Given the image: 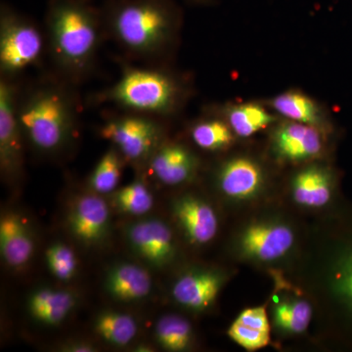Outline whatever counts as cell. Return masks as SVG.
<instances>
[{"label": "cell", "mask_w": 352, "mask_h": 352, "mask_svg": "<svg viewBox=\"0 0 352 352\" xmlns=\"http://www.w3.org/2000/svg\"><path fill=\"white\" fill-rule=\"evenodd\" d=\"M45 24L53 61L67 78H82L91 68L100 45L98 11L85 0H50Z\"/></svg>", "instance_id": "cell-1"}, {"label": "cell", "mask_w": 352, "mask_h": 352, "mask_svg": "<svg viewBox=\"0 0 352 352\" xmlns=\"http://www.w3.org/2000/svg\"><path fill=\"white\" fill-rule=\"evenodd\" d=\"M20 96V95H19ZM17 116L23 135L36 151L54 154L63 150L75 135V98L63 85L44 82L20 99Z\"/></svg>", "instance_id": "cell-2"}, {"label": "cell", "mask_w": 352, "mask_h": 352, "mask_svg": "<svg viewBox=\"0 0 352 352\" xmlns=\"http://www.w3.org/2000/svg\"><path fill=\"white\" fill-rule=\"evenodd\" d=\"M176 12L170 0H115L109 8V34L132 56L154 59L170 43Z\"/></svg>", "instance_id": "cell-3"}, {"label": "cell", "mask_w": 352, "mask_h": 352, "mask_svg": "<svg viewBox=\"0 0 352 352\" xmlns=\"http://www.w3.org/2000/svg\"><path fill=\"white\" fill-rule=\"evenodd\" d=\"M179 100V87L164 72L127 67L112 87L97 95V103H111L139 115H170Z\"/></svg>", "instance_id": "cell-4"}, {"label": "cell", "mask_w": 352, "mask_h": 352, "mask_svg": "<svg viewBox=\"0 0 352 352\" xmlns=\"http://www.w3.org/2000/svg\"><path fill=\"white\" fill-rule=\"evenodd\" d=\"M44 50V38L34 23L1 6L0 11V72L1 76H12L34 66Z\"/></svg>", "instance_id": "cell-5"}, {"label": "cell", "mask_w": 352, "mask_h": 352, "mask_svg": "<svg viewBox=\"0 0 352 352\" xmlns=\"http://www.w3.org/2000/svg\"><path fill=\"white\" fill-rule=\"evenodd\" d=\"M102 138L107 139L131 163H147L155 150L163 143V129L150 116H122L108 120L101 129Z\"/></svg>", "instance_id": "cell-6"}, {"label": "cell", "mask_w": 352, "mask_h": 352, "mask_svg": "<svg viewBox=\"0 0 352 352\" xmlns=\"http://www.w3.org/2000/svg\"><path fill=\"white\" fill-rule=\"evenodd\" d=\"M17 87L12 80L0 82V166L4 175H19L23 166V135L17 116Z\"/></svg>", "instance_id": "cell-7"}, {"label": "cell", "mask_w": 352, "mask_h": 352, "mask_svg": "<svg viewBox=\"0 0 352 352\" xmlns=\"http://www.w3.org/2000/svg\"><path fill=\"white\" fill-rule=\"evenodd\" d=\"M124 234L132 252L153 267H164L175 258L173 231L163 220H138L129 224Z\"/></svg>", "instance_id": "cell-8"}, {"label": "cell", "mask_w": 352, "mask_h": 352, "mask_svg": "<svg viewBox=\"0 0 352 352\" xmlns=\"http://www.w3.org/2000/svg\"><path fill=\"white\" fill-rule=\"evenodd\" d=\"M111 214L107 203L99 194L78 197L68 217L69 231L85 245H99L107 238Z\"/></svg>", "instance_id": "cell-9"}, {"label": "cell", "mask_w": 352, "mask_h": 352, "mask_svg": "<svg viewBox=\"0 0 352 352\" xmlns=\"http://www.w3.org/2000/svg\"><path fill=\"white\" fill-rule=\"evenodd\" d=\"M150 173L168 186L182 184L195 175L197 160L182 145L162 143L147 162Z\"/></svg>", "instance_id": "cell-10"}, {"label": "cell", "mask_w": 352, "mask_h": 352, "mask_svg": "<svg viewBox=\"0 0 352 352\" xmlns=\"http://www.w3.org/2000/svg\"><path fill=\"white\" fill-rule=\"evenodd\" d=\"M295 241L288 226L278 223H258L250 226L242 237L245 254L263 261H275L291 249Z\"/></svg>", "instance_id": "cell-11"}, {"label": "cell", "mask_w": 352, "mask_h": 352, "mask_svg": "<svg viewBox=\"0 0 352 352\" xmlns=\"http://www.w3.org/2000/svg\"><path fill=\"white\" fill-rule=\"evenodd\" d=\"M175 219L179 222L190 242L205 245L217 233L219 219L214 208L194 196H184L173 205Z\"/></svg>", "instance_id": "cell-12"}, {"label": "cell", "mask_w": 352, "mask_h": 352, "mask_svg": "<svg viewBox=\"0 0 352 352\" xmlns=\"http://www.w3.org/2000/svg\"><path fill=\"white\" fill-rule=\"evenodd\" d=\"M221 286L222 277L215 271H189L176 280L171 295L178 305L201 311L212 305Z\"/></svg>", "instance_id": "cell-13"}, {"label": "cell", "mask_w": 352, "mask_h": 352, "mask_svg": "<svg viewBox=\"0 0 352 352\" xmlns=\"http://www.w3.org/2000/svg\"><path fill=\"white\" fill-rule=\"evenodd\" d=\"M34 241L27 222L15 212H6L0 220V252L11 268L24 267L31 261Z\"/></svg>", "instance_id": "cell-14"}, {"label": "cell", "mask_w": 352, "mask_h": 352, "mask_svg": "<svg viewBox=\"0 0 352 352\" xmlns=\"http://www.w3.org/2000/svg\"><path fill=\"white\" fill-rule=\"evenodd\" d=\"M106 292L113 300L134 302L144 300L153 289L151 275L138 264L119 263L108 270L104 283Z\"/></svg>", "instance_id": "cell-15"}, {"label": "cell", "mask_w": 352, "mask_h": 352, "mask_svg": "<svg viewBox=\"0 0 352 352\" xmlns=\"http://www.w3.org/2000/svg\"><path fill=\"white\" fill-rule=\"evenodd\" d=\"M274 146L284 159L303 161L320 154L323 140L315 126L291 122L279 127L275 133Z\"/></svg>", "instance_id": "cell-16"}, {"label": "cell", "mask_w": 352, "mask_h": 352, "mask_svg": "<svg viewBox=\"0 0 352 352\" xmlns=\"http://www.w3.org/2000/svg\"><path fill=\"white\" fill-rule=\"evenodd\" d=\"M263 173L261 168L249 159L238 157L227 162L219 175L220 189L233 199H247L261 188Z\"/></svg>", "instance_id": "cell-17"}, {"label": "cell", "mask_w": 352, "mask_h": 352, "mask_svg": "<svg viewBox=\"0 0 352 352\" xmlns=\"http://www.w3.org/2000/svg\"><path fill=\"white\" fill-rule=\"evenodd\" d=\"M76 296L66 289L41 288L30 296L28 307L34 319L47 326H58L76 307Z\"/></svg>", "instance_id": "cell-18"}, {"label": "cell", "mask_w": 352, "mask_h": 352, "mask_svg": "<svg viewBox=\"0 0 352 352\" xmlns=\"http://www.w3.org/2000/svg\"><path fill=\"white\" fill-rule=\"evenodd\" d=\"M332 190V175L322 168H308L300 171L294 180L295 200L305 207L321 208L327 205Z\"/></svg>", "instance_id": "cell-19"}, {"label": "cell", "mask_w": 352, "mask_h": 352, "mask_svg": "<svg viewBox=\"0 0 352 352\" xmlns=\"http://www.w3.org/2000/svg\"><path fill=\"white\" fill-rule=\"evenodd\" d=\"M95 332L115 346H126L138 333V324L131 315L104 311L94 322Z\"/></svg>", "instance_id": "cell-20"}, {"label": "cell", "mask_w": 352, "mask_h": 352, "mask_svg": "<svg viewBox=\"0 0 352 352\" xmlns=\"http://www.w3.org/2000/svg\"><path fill=\"white\" fill-rule=\"evenodd\" d=\"M191 325L178 315H164L157 322L155 337L160 346L166 351H183L192 342Z\"/></svg>", "instance_id": "cell-21"}, {"label": "cell", "mask_w": 352, "mask_h": 352, "mask_svg": "<svg viewBox=\"0 0 352 352\" xmlns=\"http://www.w3.org/2000/svg\"><path fill=\"white\" fill-rule=\"evenodd\" d=\"M273 107L277 112L293 122L317 126L322 122L321 112L316 104L305 95L298 92H287L273 100Z\"/></svg>", "instance_id": "cell-22"}, {"label": "cell", "mask_w": 352, "mask_h": 352, "mask_svg": "<svg viewBox=\"0 0 352 352\" xmlns=\"http://www.w3.org/2000/svg\"><path fill=\"white\" fill-rule=\"evenodd\" d=\"M124 160L115 147L103 155L89 178V186L94 193L104 195L117 189L122 176Z\"/></svg>", "instance_id": "cell-23"}, {"label": "cell", "mask_w": 352, "mask_h": 352, "mask_svg": "<svg viewBox=\"0 0 352 352\" xmlns=\"http://www.w3.org/2000/svg\"><path fill=\"white\" fill-rule=\"evenodd\" d=\"M228 122L232 131L242 138H249L273 122L270 115L261 106L256 104H244L229 109Z\"/></svg>", "instance_id": "cell-24"}, {"label": "cell", "mask_w": 352, "mask_h": 352, "mask_svg": "<svg viewBox=\"0 0 352 352\" xmlns=\"http://www.w3.org/2000/svg\"><path fill=\"white\" fill-rule=\"evenodd\" d=\"M113 200L120 212L135 217L148 214L154 207V196L147 185L140 180L118 190Z\"/></svg>", "instance_id": "cell-25"}, {"label": "cell", "mask_w": 352, "mask_h": 352, "mask_svg": "<svg viewBox=\"0 0 352 352\" xmlns=\"http://www.w3.org/2000/svg\"><path fill=\"white\" fill-rule=\"evenodd\" d=\"M312 309L307 300H288L275 307L274 319L280 328L289 333H300L307 330L311 320Z\"/></svg>", "instance_id": "cell-26"}, {"label": "cell", "mask_w": 352, "mask_h": 352, "mask_svg": "<svg viewBox=\"0 0 352 352\" xmlns=\"http://www.w3.org/2000/svg\"><path fill=\"white\" fill-rule=\"evenodd\" d=\"M230 127L221 120H212L199 122L192 129L191 136L198 147L217 151L230 145L233 134Z\"/></svg>", "instance_id": "cell-27"}, {"label": "cell", "mask_w": 352, "mask_h": 352, "mask_svg": "<svg viewBox=\"0 0 352 352\" xmlns=\"http://www.w3.org/2000/svg\"><path fill=\"white\" fill-rule=\"evenodd\" d=\"M45 261L51 274L60 281H69L78 270V258L68 245L55 243L46 250Z\"/></svg>", "instance_id": "cell-28"}, {"label": "cell", "mask_w": 352, "mask_h": 352, "mask_svg": "<svg viewBox=\"0 0 352 352\" xmlns=\"http://www.w3.org/2000/svg\"><path fill=\"white\" fill-rule=\"evenodd\" d=\"M270 333L248 327L236 321L228 330L230 339L250 351H258L268 346L270 342Z\"/></svg>", "instance_id": "cell-29"}, {"label": "cell", "mask_w": 352, "mask_h": 352, "mask_svg": "<svg viewBox=\"0 0 352 352\" xmlns=\"http://www.w3.org/2000/svg\"><path fill=\"white\" fill-rule=\"evenodd\" d=\"M336 289L352 312V244L347 248L338 264Z\"/></svg>", "instance_id": "cell-30"}, {"label": "cell", "mask_w": 352, "mask_h": 352, "mask_svg": "<svg viewBox=\"0 0 352 352\" xmlns=\"http://www.w3.org/2000/svg\"><path fill=\"white\" fill-rule=\"evenodd\" d=\"M236 322L256 330L270 333V321L264 307L248 308L241 312Z\"/></svg>", "instance_id": "cell-31"}, {"label": "cell", "mask_w": 352, "mask_h": 352, "mask_svg": "<svg viewBox=\"0 0 352 352\" xmlns=\"http://www.w3.org/2000/svg\"><path fill=\"white\" fill-rule=\"evenodd\" d=\"M63 349L62 351L69 352H91L96 351L91 344L85 342H71L69 344H66Z\"/></svg>", "instance_id": "cell-32"}]
</instances>
